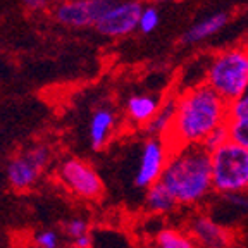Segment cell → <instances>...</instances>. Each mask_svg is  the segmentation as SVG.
Returning a JSON list of instances; mask_svg holds the SVG:
<instances>
[{
	"label": "cell",
	"instance_id": "12",
	"mask_svg": "<svg viewBox=\"0 0 248 248\" xmlns=\"http://www.w3.org/2000/svg\"><path fill=\"white\" fill-rule=\"evenodd\" d=\"M226 128L231 141L248 148V90L236 100L228 104Z\"/></svg>",
	"mask_w": 248,
	"mask_h": 248
},
{
	"label": "cell",
	"instance_id": "13",
	"mask_svg": "<svg viewBox=\"0 0 248 248\" xmlns=\"http://www.w3.org/2000/svg\"><path fill=\"white\" fill-rule=\"evenodd\" d=\"M160 104L162 100L154 95H147V93L133 95L126 102V116L129 123H133L138 128H145L154 119V116L160 108Z\"/></svg>",
	"mask_w": 248,
	"mask_h": 248
},
{
	"label": "cell",
	"instance_id": "9",
	"mask_svg": "<svg viewBox=\"0 0 248 248\" xmlns=\"http://www.w3.org/2000/svg\"><path fill=\"white\" fill-rule=\"evenodd\" d=\"M141 11H143V5L140 4L138 0H126V2L117 0L116 4L102 16L95 28L104 36H112V38L126 36L138 30Z\"/></svg>",
	"mask_w": 248,
	"mask_h": 248
},
{
	"label": "cell",
	"instance_id": "17",
	"mask_svg": "<svg viewBox=\"0 0 248 248\" xmlns=\"http://www.w3.org/2000/svg\"><path fill=\"white\" fill-rule=\"evenodd\" d=\"M228 23V14L224 12H219V14H214L207 19L200 21V23L195 24L191 30H188L183 36V42L185 43H197L205 40L207 36L216 35L217 31H221L222 28Z\"/></svg>",
	"mask_w": 248,
	"mask_h": 248
},
{
	"label": "cell",
	"instance_id": "6",
	"mask_svg": "<svg viewBox=\"0 0 248 248\" xmlns=\"http://www.w3.org/2000/svg\"><path fill=\"white\" fill-rule=\"evenodd\" d=\"M50 164V148L45 145H35L9 160L5 166V179L14 191H28L38 185Z\"/></svg>",
	"mask_w": 248,
	"mask_h": 248
},
{
	"label": "cell",
	"instance_id": "23",
	"mask_svg": "<svg viewBox=\"0 0 248 248\" xmlns=\"http://www.w3.org/2000/svg\"><path fill=\"white\" fill-rule=\"evenodd\" d=\"M23 4L31 11H40V9H45L48 5V0H23Z\"/></svg>",
	"mask_w": 248,
	"mask_h": 248
},
{
	"label": "cell",
	"instance_id": "3",
	"mask_svg": "<svg viewBox=\"0 0 248 248\" xmlns=\"http://www.w3.org/2000/svg\"><path fill=\"white\" fill-rule=\"evenodd\" d=\"M205 85L231 104L248 90V48H231L217 54L207 67Z\"/></svg>",
	"mask_w": 248,
	"mask_h": 248
},
{
	"label": "cell",
	"instance_id": "21",
	"mask_svg": "<svg viewBox=\"0 0 248 248\" xmlns=\"http://www.w3.org/2000/svg\"><path fill=\"white\" fill-rule=\"evenodd\" d=\"M226 141H229V133H228V128H226V124H224V126H219L217 129H214V131L205 138V141L202 143V147L205 148V150L210 154V152H214L216 148L222 147Z\"/></svg>",
	"mask_w": 248,
	"mask_h": 248
},
{
	"label": "cell",
	"instance_id": "14",
	"mask_svg": "<svg viewBox=\"0 0 248 248\" xmlns=\"http://www.w3.org/2000/svg\"><path fill=\"white\" fill-rule=\"evenodd\" d=\"M143 207L148 214L152 216H170L172 212L179 209L178 202L169 191L166 190V186L162 183H157V185L150 186L147 191H145L143 197Z\"/></svg>",
	"mask_w": 248,
	"mask_h": 248
},
{
	"label": "cell",
	"instance_id": "15",
	"mask_svg": "<svg viewBox=\"0 0 248 248\" xmlns=\"http://www.w3.org/2000/svg\"><path fill=\"white\" fill-rule=\"evenodd\" d=\"M176 102H178V95H170L166 100H162L160 108L154 116V119L145 126V135L148 138H164L166 140L167 133H169L170 126L174 123L176 116Z\"/></svg>",
	"mask_w": 248,
	"mask_h": 248
},
{
	"label": "cell",
	"instance_id": "16",
	"mask_svg": "<svg viewBox=\"0 0 248 248\" xmlns=\"http://www.w3.org/2000/svg\"><path fill=\"white\" fill-rule=\"evenodd\" d=\"M152 248H198L190 232L181 228L167 226L157 231L152 241Z\"/></svg>",
	"mask_w": 248,
	"mask_h": 248
},
{
	"label": "cell",
	"instance_id": "11",
	"mask_svg": "<svg viewBox=\"0 0 248 248\" xmlns=\"http://www.w3.org/2000/svg\"><path fill=\"white\" fill-rule=\"evenodd\" d=\"M116 129V114L112 108L100 107L90 117L88 138L90 145L95 152H100L110 143Z\"/></svg>",
	"mask_w": 248,
	"mask_h": 248
},
{
	"label": "cell",
	"instance_id": "2",
	"mask_svg": "<svg viewBox=\"0 0 248 248\" xmlns=\"http://www.w3.org/2000/svg\"><path fill=\"white\" fill-rule=\"evenodd\" d=\"M160 183L179 207L198 209L214 197L210 154L202 147H181L170 150Z\"/></svg>",
	"mask_w": 248,
	"mask_h": 248
},
{
	"label": "cell",
	"instance_id": "4",
	"mask_svg": "<svg viewBox=\"0 0 248 248\" xmlns=\"http://www.w3.org/2000/svg\"><path fill=\"white\" fill-rule=\"evenodd\" d=\"M210 174L214 195L248 191V148L229 140L210 152Z\"/></svg>",
	"mask_w": 248,
	"mask_h": 248
},
{
	"label": "cell",
	"instance_id": "8",
	"mask_svg": "<svg viewBox=\"0 0 248 248\" xmlns=\"http://www.w3.org/2000/svg\"><path fill=\"white\" fill-rule=\"evenodd\" d=\"M117 0H66L55 9V19L64 26H95Z\"/></svg>",
	"mask_w": 248,
	"mask_h": 248
},
{
	"label": "cell",
	"instance_id": "1",
	"mask_svg": "<svg viewBox=\"0 0 248 248\" xmlns=\"http://www.w3.org/2000/svg\"><path fill=\"white\" fill-rule=\"evenodd\" d=\"M228 121V102L205 83L178 95L174 123L166 136L170 150L202 145L205 138Z\"/></svg>",
	"mask_w": 248,
	"mask_h": 248
},
{
	"label": "cell",
	"instance_id": "10",
	"mask_svg": "<svg viewBox=\"0 0 248 248\" xmlns=\"http://www.w3.org/2000/svg\"><path fill=\"white\" fill-rule=\"evenodd\" d=\"M186 231L198 248H228L231 245L229 229L217 222L209 212H195L186 222Z\"/></svg>",
	"mask_w": 248,
	"mask_h": 248
},
{
	"label": "cell",
	"instance_id": "19",
	"mask_svg": "<svg viewBox=\"0 0 248 248\" xmlns=\"http://www.w3.org/2000/svg\"><path fill=\"white\" fill-rule=\"evenodd\" d=\"M33 243L36 248H61V232L52 228H43L35 231Z\"/></svg>",
	"mask_w": 248,
	"mask_h": 248
},
{
	"label": "cell",
	"instance_id": "5",
	"mask_svg": "<svg viewBox=\"0 0 248 248\" xmlns=\"http://www.w3.org/2000/svg\"><path fill=\"white\" fill-rule=\"evenodd\" d=\"M55 179L62 188L79 200L95 202L104 195V181L90 162L78 157H66L55 167Z\"/></svg>",
	"mask_w": 248,
	"mask_h": 248
},
{
	"label": "cell",
	"instance_id": "18",
	"mask_svg": "<svg viewBox=\"0 0 248 248\" xmlns=\"http://www.w3.org/2000/svg\"><path fill=\"white\" fill-rule=\"evenodd\" d=\"M62 234L69 238V241L90 234V222L85 217H71V219L62 222Z\"/></svg>",
	"mask_w": 248,
	"mask_h": 248
},
{
	"label": "cell",
	"instance_id": "7",
	"mask_svg": "<svg viewBox=\"0 0 248 248\" xmlns=\"http://www.w3.org/2000/svg\"><path fill=\"white\" fill-rule=\"evenodd\" d=\"M170 148L164 138H147L140 152L138 167H136L133 185L138 190L147 191L150 186L157 185L162 178Z\"/></svg>",
	"mask_w": 248,
	"mask_h": 248
},
{
	"label": "cell",
	"instance_id": "24",
	"mask_svg": "<svg viewBox=\"0 0 248 248\" xmlns=\"http://www.w3.org/2000/svg\"><path fill=\"white\" fill-rule=\"evenodd\" d=\"M155 2H174V0H155Z\"/></svg>",
	"mask_w": 248,
	"mask_h": 248
},
{
	"label": "cell",
	"instance_id": "20",
	"mask_svg": "<svg viewBox=\"0 0 248 248\" xmlns=\"http://www.w3.org/2000/svg\"><path fill=\"white\" fill-rule=\"evenodd\" d=\"M157 26H159V11H157L154 5L143 7V11L140 14L138 30L141 31V33H152Z\"/></svg>",
	"mask_w": 248,
	"mask_h": 248
},
{
	"label": "cell",
	"instance_id": "22",
	"mask_svg": "<svg viewBox=\"0 0 248 248\" xmlns=\"http://www.w3.org/2000/svg\"><path fill=\"white\" fill-rule=\"evenodd\" d=\"M73 248H92L93 247V238L92 234H85L81 238H76V240L71 241Z\"/></svg>",
	"mask_w": 248,
	"mask_h": 248
}]
</instances>
